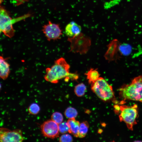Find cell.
<instances>
[{"label": "cell", "instance_id": "obj_1", "mask_svg": "<svg viewBox=\"0 0 142 142\" xmlns=\"http://www.w3.org/2000/svg\"><path fill=\"white\" fill-rule=\"evenodd\" d=\"M70 66L64 58L61 57L55 61L54 64L50 68L46 69V73L44 79L52 83H57L59 80L65 78V80L69 79L77 80L78 76L76 73L69 72Z\"/></svg>", "mask_w": 142, "mask_h": 142}, {"label": "cell", "instance_id": "obj_2", "mask_svg": "<svg viewBox=\"0 0 142 142\" xmlns=\"http://www.w3.org/2000/svg\"><path fill=\"white\" fill-rule=\"evenodd\" d=\"M118 90L120 96L124 100L142 102V76L135 78L130 83L122 86Z\"/></svg>", "mask_w": 142, "mask_h": 142}, {"label": "cell", "instance_id": "obj_3", "mask_svg": "<svg viewBox=\"0 0 142 142\" xmlns=\"http://www.w3.org/2000/svg\"><path fill=\"white\" fill-rule=\"evenodd\" d=\"M91 88L98 97L103 101H109L115 98L112 86L103 77H100L97 81L92 83Z\"/></svg>", "mask_w": 142, "mask_h": 142}, {"label": "cell", "instance_id": "obj_4", "mask_svg": "<svg viewBox=\"0 0 142 142\" xmlns=\"http://www.w3.org/2000/svg\"><path fill=\"white\" fill-rule=\"evenodd\" d=\"M120 113L119 118L120 121L125 123L128 129L133 130V126L137 124L138 116V106L134 104L131 106L123 105L120 106Z\"/></svg>", "mask_w": 142, "mask_h": 142}, {"label": "cell", "instance_id": "obj_5", "mask_svg": "<svg viewBox=\"0 0 142 142\" xmlns=\"http://www.w3.org/2000/svg\"><path fill=\"white\" fill-rule=\"evenodd\" d=\"M13 20L8 12L3 6L0 8V29L1 32L11 38L14 35L15 31L13 26Z\"/></svg>", "mask_w": 142, "mask_h": 142}, {"label": "cell", "instance_id": "obj_6", "mask_svg": "<svg viewBox=\"0 0 142 142\" xmlns=\"http://www.w3.org/2000/svg\"><path fill=\"white\" fill-rule=\"evenodd\" d=\"M24 138L21 130H13L1 128L0 130V141L3 142H20L23 141Z\"/></svg>", "mask_w": 142, "mask_h": 142}, {"label": "cell", "instance_id": "obj_7", "mask_svg": "<svg viewBox=\"0 0 142 142\" xmlns=\"http://www.w3.org/2000/svg\"><path fill=\"white\" fill-rule=\"evenodd\" d=\"M42 31L49 41L60 39L62 34V31L59 24L53 23L50 21L43 26Z\"/></svg>", "mask_w": 142, "mask_h": 142}, {"label": "cell", "instance_id": "obj_8", "mask_svg": "<svg viewBox=\"0 0 142 142\" xmlns=\"http://www.w3.org/2000/svg\"><path fill=\"white\" fill-rule=\"evenodd\" d=\"M40 129L42 134L45 137L53 139L59 136L58 124L52 119L43 122L40 126Z\"/></svg>", "mask_w": 142, "mask_h": 142}, {"label": "cell", "instance_id": "obj_9", "mask_svg": "<svg viewBox=\"0 0 142 142\" xmlns=\"http://www.w3.org/2000/svg\"><path fill=\"white\" fill-rule=\"evenodd\" d=\"M81 26L75 22L72 21L68 23L65 28V33L69 38L77 36L81 32Z\"/></svg>", "mask_w": 142, "mask_h": 142}, {"label": "cell", "instance_id": "obj_10", "mask_svg": "<svg viewBox=\"0 0 142 142\" xmlns=\"http://www.w3.org/2000/svg\"><path fill=\"white\" fill-rule=\"evenodd\" d=\"M3 56L0 57V77L3 80L6 79L10 72V65Z\"/></svg>", "mask_w": 142, "mask_h": 142}, {"label": "cell", "instance_id": "obj_11", "mask_svg": "<svg viewBox=\"0 0 142 142\" xmlns=\"http://www.w3.org/2000/svg\"><path fill=\"white\" fill-rule=\"evenodd\" d=\"M67 122L68 124L69 128V133L72 134L75 137H78L80 124L79 122L76 120L75 118L69 119Z\"/></svg>", "mask_w": 142, "mask_h": 142}, {"label": "cell", "instance_id": "obj_12", "mask_svg": "<svg viewBox=\"0 0 142 142\" xmlns=\"http://www.w3.org/2000/svg\"><path fill=\"white\" fill-rule=\"evenodd\" d=\"M89 84H91L97 81L100 77V74L97 69L91 68L85 73Z\"/></svg>", "mask_w": 142, "mask_h": 142}, {"label": "cell", "instance_id": "obj_13", "mask_svg": "<svg viewBox=\"0 0 142 142\" xmlns=\"http://www.w3.org/2000/svg\"><path fill=\"white\" fill-rule=\"evenodd\" d=\"M89 128V124L87 121L83 122L80 124L78 137L80 138L85 137L88 132Z\"/></svg>", "mask_w": 142, "mask_h": 142}, {"label": "cell", "instance_id": "obj_14", "mask_svg": "<svg viewBox=\"0 0 142 142\" xmlns=\"http://www.w3.org/2000/svg\"><path fill=\"white\" fill-rule=\"evenodd\" d=\"M87 90V87L83 83H79L75 87L74 92L76 95L78 97H81L85 94Z\"/></svg>", "mask_w": 142, "mask_h": 142}, {"label": "cell", "instance_id": "obj_15", "mask_svg": "<svg viewBox=\"0 0 142 142\" xmlns=\"http://www.w3.org/2000/svg\"><path fill=\"white\" fill-rule=\"evenodd\" d=\"M78 113L74 108L70 107L65 110L64 115L66 118L69 119L74 118L77 116Z\"/></svg>", "mask_w": 142, "mask_h": 142}, {"label": "cell", "instance_id": "obj_16", "mask_svg": "<svg viewBox=\"0 0 142 142\" xmlns=\"http://www.w3.org/2000/svg\"><path fill=\"white\" fill-rule=\"evenodd\" d=\"M40 108L39 105L36 103L31 104L28 107V111L31 114L36 115L39 112Z\"/></svg>", "mask_w": 142, "mask_h": 142}, {"label": "cell", "instance_id": "obj_17", "mask_svg": "<svg viewBox=\"0 0 142 142\" xmlns=\"http://www.w3.org/2000/svg\"><path fill=\"white\" fill-rule=\"evenodd\" d=\"M51 119L58 124L63 122V118L62 114L58 112H55L52 114L51 116Z\"/></svg>", "mask_w": 142, "mask_h": 142}, {"label": "cell", "instance_id": "obj_18", "mask_svg": "<svg viewBox=\"0 0 142 142\" xmlns=\"http://www.w3.org/2000/svg\"><path fill=\"white\" fill-rule=\"evenodd\" d=\"M59 133L64 134L68 132L69 130V125L67 122H62L58 124Z\"/></svg>", "mask_w": 142, "mask_h": 142}, {"label": "cell", "instance_id": "obj_19", "mask_svg": "<svg viewBox=\"0 0 142 142\" xmlns=\"http://www.w3.org/2000/svg\"><path fill=\"white\" fill-rule=\"evenodd\" d=\"M73 141L72 137L68 134H64L59 138V141L60 142H71Z\"/></svg>", "mask_w": 142, "mask_h": 142}, {"label": "cell", "instance_id": "obj_20", "mask_svg": "<svg viewBox=\"0 0 142 142\" xmlns=\"http://www.w3.org/2000/svg\"></svg>", "mask_w": 142, "mask_h": 142}]
</instances>
